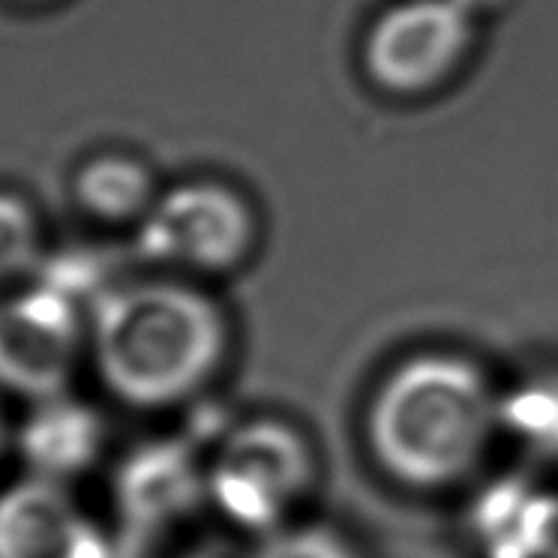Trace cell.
Wrapping results in <instances>:
<instances>
[{"label": "cell", "mask_w": 558, "mask_h": 558, "mask_svg": "<svg viewBox=\"0 0 558 558\" xmlns=\"http://www.w3.org/2000/svg\"><path fill=\"white\" fill-rule=\"evenodd\" d=\"M520 388L501 397V426L537 448H558V378H534Z\"/></svg>", "instance_id": "11"}, {"label": "cell", "mask_w": 558, "mask_h": 558, "mask_svg": "<svg viewBox=\"0 0 558 558\" xmlns=\"http://www.w3.org/2000/svg\"><path fill=\"white\" fill-rule=\"evenodd\" d=\"M90 349L102 385L133 409H169L205 388L229 352L217 301L183 282H138L94 310Z\"/></svg>", "instance_id": "2"}, {"label": "cell", "mask_w": 558, "mask_h": 558, "mask_svg": "<svg viewBox=\"0 0 558 558\" xmlns=\"http://www.w3.org/2000/svg\"><path fill=\"white\" fill-rule=\"evenodd\" d=\"M250 558H361L354 546L328 525H282L262 534Z\"/></svg>", "instance_id": "12"}, {"label": "cell", "mask_w": 558, "mask_h": 558, "mask_svg": "<svg viewBox=\"0 0 558 558\" xmlns=\"http://www.w3.org/2000/svg\"><path fill=\"white\" fill-rule=\"evenodd\" d=\"M78 202L99 219H142L154 207L157 195L142 162L102 157L78 174Z\"/></svg>", "instance_id": "10"}, {"label": "cell", "mask_w": 558, "mask_h": 558, "mask_svg": "<svg viewBox=\"0 0 558 558\" xmlns=\"http://www.w3.org/2000/svg\"><path fill=\"white\" fill-rule=\"evenodd\" d=\"M0 558H111V546L61 481L31 474L0 493Z\"/></svg>", "instance_id": "7"}, {"label": "cell", "mask_w": 558, "mask_h": 558, "mask_svg": "<svg viewBox=\"0 0 558 558\" xmlns=\"http://www.w3.org/2000/svg\"><path fill=\"white\" fill-rule=\"evenodd\" d=\"M210 505L246 532H277L316 481L313 448L294 426L258 417L219 445L205 474Z\"/></svg>", "instance_id": "3"}, {"label": "cell", "mask_w": 558, "mask_h": 558, "mask_svg": "<svg viewBox=\"0 0 558 558\" xmlns=\"http://www.w3.org/2000/svg\"><path fill=\"white\" fill-rule=\"evenodd\" d=\"M37 258V222L19 198L0 195V279L19 277Z\"/></svg>", "instance_id": "13"}, {"label": "cell", "mask_w": 558, "mask_h": 558, "mask_svg": "<svg viewBox=\"0 0 558 558\" xmlns=\"http://www.w3.org/2000/svg\"><path fill=\"white\" fill-rule=\"evenodd\" d=\"M82 316L63 289L0 301V388L46 402L63 397L82 352Z\"/></svg>", "instance_id": "6"}, {"label": "cell", "mask_w": 558, "mask_h": 558, "mask_svg": "<svg viewBox=\"0 0 558 558\" xmlns=\"http://www.w3.org/2000/svg\"><path fill=\"white\" fill-rule=\"evenodd\" d=\"M202 493L207 496V481L195 472L190 457L174 448H150L130 457L118 486L121 510L135 525L181 517Z\"/></svg>", "instance_id": "9"}, {"label": "cell", "mask_w": 558, "mask_h": 558, "mask_svg": "<svg viewBox=\"0 0 558 558\" xmlns=\"http://www.w3.org/2000/svg\"><path fill=\"white\" fill-rule=\"evenodd\" d=\"M0 448H3V417H0Z\"/></svg>", "instance_id": "14"}, {"label": "cell", "mask_w": 558, "mask_h": 558, "mask_svg": "<svg viewBox=\"0 0 558 558\" xmlns=\"http://www.w3.org/2000/svg\"><path fill=\"white\" fill-rule=\"evenodd\" d=\"M477 15L462 0H400L369 25L364 73L397 99H421L457 78L472 58Z\"/></svg>", "instance_id": "4"}, {"label": "cell", "mask_w": 558, "mask_h": 558, "mask_svg": "<svg viewBox=\"0 0 558 558\" xmlns=\"http://www.w3.org/2000/svg\"><path fill=\"white\" fill-rule=\"evenodd\" d=\"M102 448V424L82 402L54 397L37 402L22 429V450L34 474L66 481L97 462Z\"/></svg>", "instance_id": "8"}, {"label": "cell", "mask_w": 558, "mask_h": 558, "mask_svg": "<svg viewBox=\"0 0 558 558\" xmlns=\"http://www.w3.org/2000/svg\"><path fill=\"white\" fill-rule=\"evenodd\" d=\"M501 426V397L462 354L405 357L366 405V445L378 469L412 489H445L481 465Z\"/></svg>", "instance_id": "1"}, {"label": "cell", "mask_w": 558, "mask_h": 558, "mask_svg": "<svg viewBox=\"0 0 558 558\" xmlns=\"http://www.w3.org/2000/svg\"><path fill=\"white\" fill-rule=\"evenodd\" d=\"M255 238L258 222L250 202L217 181H190L157 195L138 231L147 258L198 277L241 267Z\"/></svg>", "instance_id": "5"}]
</instances>
